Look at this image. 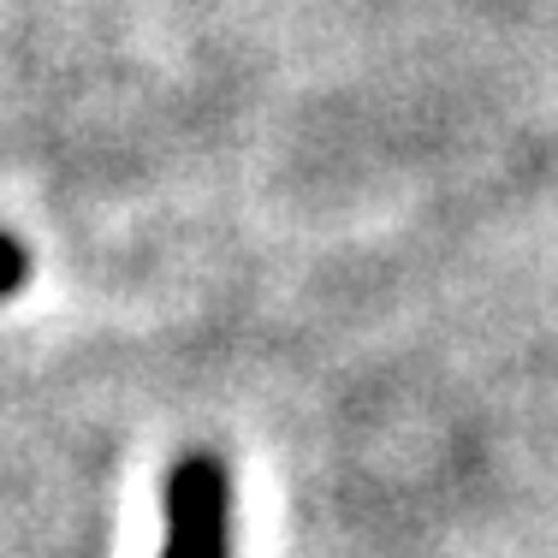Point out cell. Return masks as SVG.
<instances>
[{
  "instance_id": "1",
  "label": "cell",
  "mask_w": 558,
  "mask_h": 558,
  "mask_svg": "<svg viewBox=\"0 0 558 558\" xmlns=\"http://www.w3.org/2000/svg\"><path fill=\"white\" fill-rule=\"evenodd\" d=\"M232 553V494L215 458H184L167 482V547L161 558H226Z\"/></svg>"
},
{
  "instance_id": "2",
  "label": "cell",
  "mask_w": 558,
  "mask_h": 558,
  "mask_svg": "<svg viewBox=\"0 0 558 558\" xmlns=\"http://www.w3.org/2000/svg\"><path fill=\"white\" fill-rule=\"evenodd\" d=\"M24 274H31V256H24V244L0 232V298H12V291L24 286Z\"/></svg>"
}]
</instances>
